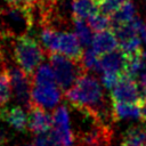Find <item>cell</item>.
Listing matches in <instances>:
<instances>
[{
	"label": "cell",
	"mask_w": 146,
	"mask_h": 146,
	"mask_svg": "<svg viewBox=\"0 0 146 146\" xmlns=\"http://www.w3.org/2000/svg\"><path fill=\"white\" fill-rule=\"evenodd\" d=\"M14 58L26 74L32 75L42 63L44 52L33 38L22 35L14 43Z\"/></svg>",
	"instance_id": "obj_1"
},
{
	"label": "cell",
	"mask_w": 146,
	"mask_h": 146,
	"mask_svg": "<svg viewBox=\"0 0 146 146\" xmlns=\"http://www.w3.org/2000/svg\"><path fill=\"white\" fill-rule=\"evenodd\" d=\"M49 62L55 72L57 84L65 91L68 90L86 71L81 60L72 59L58 52H50Z\"/></svg>",
	"instance_id": "obj_2"
},
{
	"label": "cell",
	"mask_w": 146,
	"mask_h": 146,
	"mask_svg": "<svg viewBox=\"0 0 146 146\" xmlns=\"http://www.w3.org/2000/svg\"><path fill=\"white\" fill-rule=\"evenodd\" d=\"M13 94L15 95L18 103L23 106L31 107L32 106V99H31V90H32V82L30 80V75L26 74L19 66H11L7 70Z\"/></svg>",
	"instance_id": "obj_3"
},
{
	"label": "cell",
	"mask_w": 146,
	"mask_h": 146,
	"mask_svg": "<svg viewBox=\"0 0 146 146\" xmlns=\"http://www.w3.org/2000/svg\"><path fill=\"white\" fill-rule=\"evenodd\" d=\"M70 113L66 106H58L52 113V135L62 146L74 145V133L71 129Z\"/></svg>",
	"instance_id": "obj_4"
},
{
	"label": "cell",
	"mask_w": 146,
	"mask_h": 146,
	"mask_svg": "<svg viewBox=\"0 0 146 146\" xmlns=\"http://www.w3.org/2000/svg\"><path fill=\"white\" fill-rule=\"evenodd\" d=\"M60 98L62 94L57 83H32V105L42 108H52L60 102Z\"/></svg>",
	"instance_id": "obj_5"
},
{
	"label": "cell",
	"mask_w": 146,
	"mask_h": 146,
	"mask_svg": "<svg viewBox=\"0 0 146 146\" xmlns=\"http://www.w3.org/2000/svg\"><path fill=\"white\" fill-rule=\"evenodd\" d=\"M111 127L99 123L96 119L91 125L78 133V141L82 146H108L111 144Z\"/></svg>",
	"instance_id": "obj_6"
},
{
	"label": "cell",
	"mask_w": 146,
	"mask_h": 146,
	"mask_svg": "<svg viewBox=\"0 0 146 146\" xmlns=\"http://www.w3.org/2000/svg\"><path fill=\"white\" fill-rule=\"evenodd\" d=\"M111 98L113 102L132 104H139L141 100L137 82L127 74L121 75L119 82L111 91Z\"/></svg>",
	"instance_id": "obj_7"
},
{
	"label": "cell",
	"mask_w": 146,
	"mask_h": 146,
	"mask_svg": "<svg viewBox=\"0 0 146 146\" xmlns=\"http://www.w3.org/2000/svg\"><path fill=\"white\" fill-rule=\"evenodd\" d=\"M78 36L74 33L70 32H58V36L55 43V48L52 52H58L65 55L72 59L81 60L82 57V48Z\"/></svg>",
	"instance_id": "obj_8"
},
{
	"label": "cell",
	"mask_w": 146,
	"mask_h": 146,
	"mask_svg": "<svg viewBox=\"0 0 146 146\" xmlns=\"http://www.w3.org/2000/svg\"><path fill=\"white\" fill-rule=\"evenodd\" d=\"M52 125V117L44 111V108L32 105L29 113V130L35 135L46 133Z\"/></svg>",
	"instance_id": "obj_9"
},
{
	"label": "cell",
	"mask_w": 146,
	"mask_h": 146,
	"mask_svg": "<svg viewBox=\"0 0 146 146\" xmlns=\"http://www.w3.org/2000/svg\"><path fill=\"white\" fill-rule=\"evenodd\" d=\"M127 63V55L120 49H115L111 52L100 56V71L112 72L117 74H124Z\"/></svg>",
	"instance_id": "obj_10"
},
{
	"label": "cell",
	"mask_w": 146,
	"mask_h": 146,
	"mask_svg": "<svg viewBox=\"0 0 146 146\" xmlns=\"http://www.w3.org/2000/svg\"><path fill=\"white\" fill-rule=\"evenodd\" d=\"M117 46H119V41L113 31H110V30L99 31L94 35L92 49L99 56L115 50Z\"/></svg>",
	"instance_id": "obj_11"
},
{
	"label": "cell",
	"mask_w": 146,
	"mask_h": 146,
	"mask_svg": "<svg viewBox=\"0 0 146 146\" xmlns=\"http://www.w3.org/2000/svg\"><path fill=\"white\" fill-rule=\"evenodd\" d=\"M2 120L9 123L15 130L24 132L29 129V115L21 106H11L9 108H3Z\"/></svg>",
	"instance_id": "obj_12"
},
{
	"label": "cell",
	"mask_w": 146,
	"mask_h": 146,
	"mask_svg": "<svg viewBox=\"0 0 146 146\" xmlns=\"http://www.w3.org/2000/svg\"><path fill=\"white\" fill-rule=\"evenodd\" d=\"M136 17V7L131 0H123L117 9L111 16L112 18V26L122 25L131 22Z\"/></svg>",
	"instance_id": "obj_13"
},
{
	"label": "cell",
	"mask_w": 146,
	"mask_h": 146,
	"mask_svg": "<svg viewBox=\"0 0 146 146\" xmlns=\"http://www.w3.org/2000/svg\"><path fill=\"white\" fill-rule=\"evenodd\" d=\"M73 18L88 19L91 15L99 11L98 0H72Z\"/></svg>",
	"instance_id": "obj_14"
},
{
	"label": "cell",
	"mask_w": 146,
	"mask_h": 146,
	"mask_svg": "<svg viewBox=\"0 0 146 146\" xmlns=\"http://www.w3.org/2000/svg\"><path fill=\"white\" fill-rule=\"evenodd\" d=\"M113 111H114L115 119H122V120L140 119L139 104L113 102Z\"/></svg>",
	"instance_id": "obj_15"
},
{
	"label": "cell",
	"mask_w": 146,
	"mask_h": 146,
	"mask_svg": "<svg viewBox=\"0 0 146 146\" xmlns=\"http://www.w3.org/2000/svg\"><path fill=\"white\" fill-rule=\"evenodd\" d=\"M123 143L131 146H146V128L132 127L123 136Z\"/></svg>",
	"instance_id": "obj_16"
},
{
	"label": "cell",
	"mask_w": 146,
	"mask_h": 146,
	"mask_svg": "<svg viewBox=\"0 0 146 146\" xmlns=\"http://www.w3.org/2000/svg\"><path fill=\"white\" fill-rule=\"evenodd\" d=\"M74 19V31H75V35L78 36L80 43L84 47L89 46L90 43H92V34H91V27L89 26L88 23L84 22V19H78V18H73Z\"/></svg>",
	"instance_id": "obj_17"
},
{
	"label": "cell",
	"mask_w": 146,
	"mask_h": 146,
	"mask_svg": "<svg viewBox=\"0 0 146 146\" xmlns=\"http://www.w3.org/2000/svg\"><path fill=\"white\" fill-rule=\"evenodd\" d=\"M87 23L89 24L91 30L99 32V31L108 30L112 26V18H111V16H108L106 14L97 11L87 19Z\"/></svg>",
	"instance_id": "obj_18"
},
{
	"label": "cell",
	"mask_w": 146,
	"mask_h": 146,
	"mask_svg": "<svg viewBox=\"0 0 146 146\" xmlns=\"http://www.w3.org/2000/svg\"><path fill=\"white\" fill-rule=\"evenodd\" d=\"M32 83H57L56 75L51 65H40L36 72L34 73Z\"/></svg>",
	"instance_id": "obj_19"
},
{
	"label": "cell",
	"mask_w": 146,
	"mask_h": 146,
	"mask_svg": "<svg viewBox=\"0 0 146 146\" xmlns=\"http://www.w3.org/2000/svg\"><path fill=\"white\" fill-rule=\"evenodd\" d=\"M81 63L86 70L94 72L100 71V57L92 48H88L83 51L81 57Z\"/></svg>",
	"instance_id": "obj_20"
},
{
	"label": "cell",
	"mask_w": 146,
	"mask_h": 146,
	"mask_svg": "<svg viewBox=\"0 0 146 146\" xmlns=\"http://www.w3.org/2000/svg\"><path fill=\"white\" fill-rule=\"evenodd\" d=\"M13 89L10 83V78L7 71L0 73V106L5 105L11 96Z\"/></svg>",
	"instance_id": "obj_21"
},
{
	"label": "cell",
	"mask_w": 146,
	"mask_h": 146,
	"mask_svg": "<svg viewBox=\"0 0 146 146\" xmlns=\"http://www.w3.org/2000/svg\"><path fill=\"white\" fill-rule=\"evenodd\" d=\"M35 146H62L59 144V141L55 138V136L51 133H41V135H36L35 139H34Z\"/></svg>",
	"instance_id": "obj_22"
},
{
	"label": "cell",
	"mask_w": 146,
	"mask_h": 146,
	"mask_svg": "<svg viewBox=\"0 0 146 146\" xmlns=\"http://www.w3.org/2000/svg\"><path fill=\"white\" fill-rule=\"evenodd\" d=\"M121 2L119 0H98V9L100 13L112 16Z\"/></svg>",
	"instance_id": "obj_23"
},
{
	"label": "cell",
	"mask_w": 146,
	"mask_h": 146,
	"mask_svg": "<svg viewBox=\"0 0 146 146\" xmlns=\"http://www.w3.org/2000/svg\"><path fill=\"white\" fill-rule=\"evenodd\" d=\"M121 78V74H117V73H112V72H103V75H102V83L103 86L108 89V90H112L116 83L119 82Z\"/></svg>",
	"instance_id": "obj_24"
},
{
	"label": "cell",
	"mask_w": 146,
	"mask_h": 146,
	"mask_svg": "<svg viewBox=\"0 0 146 146\" xmlns=\"http://www.w3.org/2000/svg\"><path fill=\"white\" fill-rule=\"evenodd\" d=\"M139 108H140V120L146 123V99H141L139 103Z\"/></svg>",
	"instance_id": "obj_25"
},
{
	"label": "cell",
	"mask_w": 146,
	"mask_h": 146,
	"mask_svg": "<svg viewBox=\"0 0 146 146\" xmlns=\"http://www.w3.org/2000/svg\"><path fill=\"white\" fill-rule=\"evenodd\" d=\"M9 6H14V7H27V0H6Z\"/></svg>",
	"instance_id": "obj_26"
},
{
	"label": "cell",
	"mask_w": 146,
	"mask_h": 146,
	"mask_svg": "<svg viewBox=\"0 0 146 146\" xmlns=\"http://www.w3.org/2000/svg\"><path fill=\"white\" fill-rule=\"evenodd\" d=\"M140 38L143 41L146 42V23H144L143 27H141V31H140Z\"/></svg>",
	"instance_id": "obj_27"
},
{
	"label": "cell",
	"mask_w": 146,
	"mask_h": 146,
	"mask_svg": "<svg viewBox=\"0 0 146 146\" xmlns=\"http://www.w3.org/2000/svg\"><path fill=\"white\" fill-rule=\"evenodd\" d=\"M2 112H3V110L0 108V119H2Z\"/></svg>",
	"instance_id": "obj_28"
},
{
	"label": "cell",
	"mask_w": 146,
	"mask_h": 146,
	"mask_svg": "<svg viewBox=\"0 0 146 146\" xmlns=\"http://www.w3.org/2000/svg\"><path fill=\"white\" fill-rule=\"evenodd\" d=\"M27 146H35V145H27Z\"/></svg>",
	"instance_id": "obj_29"
},
{
	"label": "cell",
	"mask_w": 146,
	"mask_h": 146,
	"mask_svg": "<svg viewBox=\"0 0 146 146\" xmlns=\"http://www.w3.org/2000/svg\"><path fill=\"white\" fill-rule=\"evenodd\" d=\"M119 1H123V0H119Z\"/></svg>",
	"instance_id": "obj_30"
}]
</instances>
